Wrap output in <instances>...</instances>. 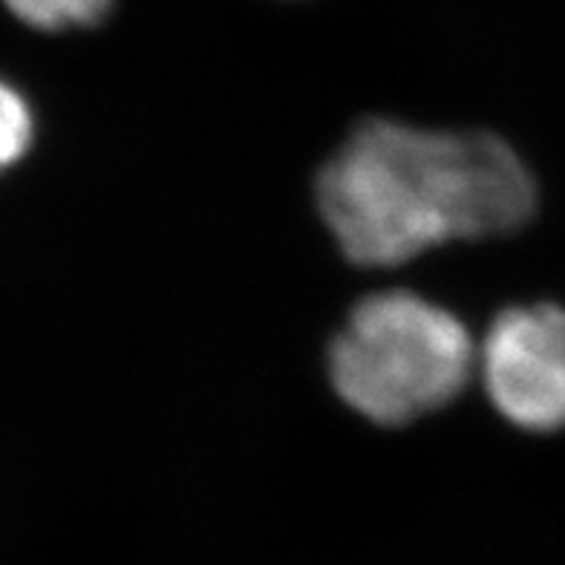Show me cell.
Listing matches in <instances>:
<instances>
[{"mask_svg": "<svg viewBox=\"0 0 565 565\" xmlns=\"http://www.w3.org/2000/svg\"><path fill=\"white\" fill-rule=\"evenodd\" d=\"M318 209L347 260L390 268L450 239L511 234L534 214L536 185L493 134L372 119L323 164Z\"/></svg>", "mask_w": 565, "mask_h": 565, "instance_id": "6da1fadb", "label": "cell"}, {"mask_svg": "<svg viewBox=\"0 0 565 565\" xmlns=\"http://www.w3.org/2000/svg\"><path fill=\"white\" fill-rule=\"evenodd\" d=\"M477 355L450 309L393 289L355 303L329 350V375L358 416L402 427L456 402L477 372Z\"/></svg>", "mask_w": 565, "mask_h": 565, "instance_id": "7a4b0ae2", "label": "cell"}, {"mask_svg": "<svg viewBox=\"0 0 565 565\" xmlns=\"http://www.w3.org/2000/svg\"><path fill=\"white\" fill-rule=\"evenodd\" d=\"M477 372L499 416L520 430H565V309H505L479 347Z\"/></svg>", "mask_w": 565, "mask_h": 565, "instance_id": "3957f363", "label": "cell"}, {"mask_svg": "<svg viewBox=\"0 0 565 565\" xmlns=\"http://www.w3.org/2000/svg\"><path fill=\"white\" fill-rule=\"evenodd\" d=\"M7 9L35 30L61 32L105 18L113 0H3Z\"/></svg>", "mask_w": 565, "mask_h": 565, "instance_id": "277c9868", "label": "cell"}, {"mask_svg": "<svg viewBox=\"0 0 565 565\" xmlns=\"http://www.w3.org/2000/svg\"><path fill=\"white\" fill-rule=\"evenodd\" d=\"M32 145V113L21 93L0 82V171L15 164Z\"/></svg>", "mask_w": 565, "mask_h": 565, "instance_id": "5b68a950", "label": "cell"}]
</instances>
